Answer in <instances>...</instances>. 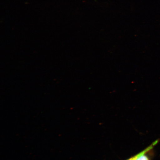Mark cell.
Wrapping results in <instances>:
<instances>
[{"label": "cell", "instance_id": "1", "mask_svg": "<svg viewBox=\"0 0 160 160\" xmlns=\"http://www.w3.org/2000/svg\"><path fill=\"white\" fill-rule=\"evenodd\" d=\"M159 142V140H156L143 151L127 160H151L153 155V148Z\"/></svg>", "mask_w": 160, "mask_h": 160}]
</instances>
